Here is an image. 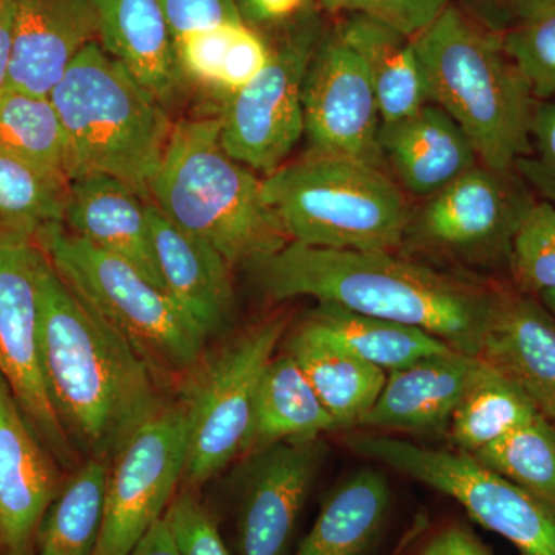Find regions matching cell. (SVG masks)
Masks as SVG:
<instances>
[{
  "mask_svg": "<svg viewBox=\"0 0 555 555\" xmlns=\"http://www.w3.org/2000/svg\"><path fill=\"white\" fill-rule=\"evenodd\" d=\"M272 301L310 297L361 315L423 328L466 356L481 347L503 291L469 283L387 250H335L291 241L244 266Z\"/></svg>",
  "mask_w": 555,
  "mask_h": 555,
  "instance_id": "cell-1",
  "label": "cell"
},
{
  "mask_svg": "<svg viewBox=\"0 0 555 555\" xmlns=\"http://www.w3.org/2000/svg\"><path fill=\"white\" fill-rule=\"evenodd\" d=\"M39 308L40 358L54 412L80 456L109 463L167 406L155 371L73 294L47 257L39 269Z\"/></svg>",
  "mask_w": 555,
  "mask_h": 555,
  "instance_id": "cell-2",
  "label": "cell"
},
{
  "mask_svg": "<svg viewBox=\"0 0 555 555\" xmlns=\"http://www.w3.org/2000/svg\"><path fill=\"white\" fill-rule=\"evenodd\" d=\"M429 102L465 131L488 169L516 170L531 155L537 98L511 60L502 36L449 5L414 38Z\"/></svg>",
  "mask_w": 555,
  "mask_h": 555,
  "instance_id": "cell-3",
  "label": "cell"
},
{
  "mask_svg": "<svg viewBox=\"0 0 555 555\" xmlns=\"http://www.w3.org/2000/svg\"><path fill=\"white\" fill-rule=\"evenodd\" d=\"M149 198L179 229L247 266L291 243L262 196V179L225 152L219 118L175 124Z\"/></svg>",
  "mask_w": 555,
  "mask_h": 555,
  "instance_id": "cell-4",
  "label": "cell"
},
{
  "mask_svg": "<svg viewBox=\"0 0 555 555\" xmlns=\"http://www.w3.org/2000/svg\"><path fill=\"white\" fill-rule=\"evenodd\" d=\"M49 100L64 130L69 181L107 175L150 201L175 126L163 102L98 40L79 51Z\"/></svg>",
  "mask_w": 555,
  "mask_h": 555,
  "instance_id": "cell-5",
  "label": "cell"
},
{
  "mask_svg": "<svg viewBox=\"0 0 555 555\" xmlns=\"http://www.w3.org/2000/svg\"><path fill=\"white\" fill-rule=\"evenodd\" d=\"M288 240L335 250L393 251L408 235L403 189L383 167L312 153L262 179Z\"/></svg>",
  "mask_w": 555,
  "mask_h": 555,
  "instance_id": "cell-6",
  "label": "cell"
},
{
  "mask_svg": "<svg viewBox=\"0 0 555 555\" xmlns=\"http://www.w3.org/2000/svg\"><path fill=\"white\" fill-rule=\"evenodd\" d=\"M38 247L73 294L129 339L156 375H189L198 366L206 332L129 262L64 224L50 225L39 236Z\"/></svg>",
  "mask_w": 555,
  "mask_h": 555,
  "instance_id": "cell-7",
  "label": "cell"
},
{
  "mask_svg": "<svg viewBox=\"0 0 555 555\" xmlns=\"http://www.w3.org/2000/svg\"><path fill=\"white\" fill-rule=\"evenodd\" d=\"M287 323L286 315L259 321L188 375L181 398L189 422L184 481L193 491L244 455L259 383Z\"/></svg>",
  "mask_w": 555,
  "mask_h": 555,
  "instance_id": "cell-8",
  "label": "cell"
},
{
  "mask_svg": "<svg viewBox=\"0 0 555 555\" xmlns=\"http://www.w3.org/2000/svg\"><path fill=\"white\" fill-rule=\"evenodd\" d=\"M358 455L452 496L474 521L502 535L518 555H555V509L465 452L418 447L383 434L346 441Z\"/></svg>",
  "mask_w": 555,
  "mask_h": 555,
  "instance_id": "cell-9",
  "label": "cell"
},
{
  "mask_svg": "<svg viewBox=\"0 0 555 555\" xmlns=\"http://www.w3.org/2000/svg\"><path fill=\"white\" fill-rule=\"evenodd\" d=\"M326 36L317 11L306 10L270 49L264 69L222 109L221 144L255 173H273L302 134V89L321 40Z\"/></svg>",
  "mask_w": 555,
  "mask_h": 555,
  "instance_id": "cell-10",
  "label": "cell"
},
{
  "mask_svg": "<svg viewBox=\"0 0 555 555\" xmlns=\"http://www.w3.org/2000/svg\"><path fill=\"white\" fill-rule=\"evenodd\" d=\"M188 452V412L181 400L167 403L109 462L94 555L131 553L177 496L184 481Z\"/></svg>",
  "mask_w": 555,
  "mask_h": 555,
  "instance_id": "cell-11",
  "label": "cell"
},
{
  "mask_svg": "<svg viewBox=\"0 0 555 555\" xmlns=\"http://www.w3.org/2000/svg\"><path fill=\"white\" fill-rule=\"evenodd\" d=\"M38 246L0 248V375L36 436L61 467L75 470L79 454L51 404L40 358Z\"/></svg>",
  "mask_w": 555,
  "mask_h": 555,
  "instance_id": "cell-12",
  "label": "cell"
},
{
  "mask_svg": "<svg viewBox=\"0 0 555 555\" xmlns=\"http://www.w3.org/2000/svg\"><path fill=\"white\" fill-rule=\"evenodd\" d=\"M532 203L516 170L478 164L429 196L411 217L408 233L441 251L507 262L514 233Z\"/></svg>",
  "mask_w": 555,
  "mask_h": 555,
  "instance_id": "cell-13",
  "label": "cell"
},
{
  "mask_svg": "<svg viewBox=\"0 0 555 555\" xmlns=\"http://www.w3.org/2000/svg\"><path fill=\"white\" fill-rule=\"evenodd\" d=\"M305 133L313 152L383 167L377 94L366 65L338 31L324 36L302 89Z\"/></svg>",
  "mask_w": 555,
  "mask_h": 555,
  "instance_id": "cell-14",
  "label": "cell"
},
{
  "mask_svg": "<svg viewBox=\"0 0 555 555\" xmlns=\"http://www.w3.org/2000/svg\"><path fill=\"white\" fill-rule=\"evenodd\" d=\"M326 447L323 441H284L250 454L241 483L238 555H287Z\"/></svg>",
  "mask_w": 555,
  "mask_h": 555,
  "instance_id": "cell-15",
  "label": "cell"
},
{
  "mask_svg": "<svg viewBox=\"0 0 555 555\" xmlns=\"http://www.w3.org/2000/svg\"><path fill=\"white\" fill-rule=\"evenodd\" d=\"M62 485L60 463L0 375V555H36L40 524Z\"/></svg>",
  "mask_w": 555,
  "mask_h": 555,
  "instance_id": "cell-16",
  "label": "cell"
},
{
  "mask_svg": "<svg viewBox=\"0 0 555 555\" xmlns=\"http://www.w3.org/2000/svg\"><path fill=\"white\" fill-rule=\"evenodd\" d=\"M13 51L5 89L49 98L83 47L98 38L93 0H11Z\"/></svg>",
  "mask_w": 555,
  "mask_h": 555,
  "instance_id": "cell-17",
  "label": "cell"
},
{
  "mask_svg": "<svg viewBox=\"0 0 555 555\" xmlns=\"http://www.w3.org/2000/svg\"><path fill=\"white\" fill-rule=\"evenodd\" d=\"M480 358L516 383L555 427V317L542 301L503 291Z\"/></svg>",
  "mask_w": 555,
  "mask_h": 555,
  "instance_id": "cell-18",
  "label": "cell"
},
{
  "mask_svg": "<svg viewBox=\"0 0 555 555\" xmlns=\"http://www.w3.org/2000/svg\"><path fill=\"white\" fill-rule=\"evenodd\" d=\"M378 149L398 185L427 198L478 166L465 131L433 102L406 118L382 124Z\"/></svg>",
  "mask_w": 555,
  "mask_h": 555,
  "instance_id": "cell-19",
  "label": "cell"
},
{
  "mask_svg": "<svg viewBox=\"0 0 555 555\" xmlns=\"http://www.w3.org/2000/svg\"><path fill=\"white\" fill-rule=\"evenodd\" d=\"M64 225L166 291L153 247L149 199L126 182L107 175L69 181Z\"/></svg>",
  "mask_w": 555,
  "mask_h": 555,
  "instance_id": "cell-20",
  "label": "cell"
},
{
  "mask_svg": "<svg viewBox=\"0 0 555 555\" xmlns=\"http://www.w3.org/2000/svg\"><path fill=\"white\" fill-rule=\"evenodd\" d=\"M481 366V358L452 349L389 372L382 393L358 427L406 433L443 429Z\"/></svg>",
  "mask_w": 555,
  "mask_h": 555,
  "instance_id": "cell-21",
  "label": "cell"
},
{
  "mask_svg": "<svg viewBox=\"0 0 555 555\" xmlns=\"http://www.w3.org/2000/svg\"><path fill=\"white\" fill-rule=\"evenodd\" d=\"M153 247L167 294L189 313L207 338L228 331L235 313L230 264L203 240L179 229L149 201Z\"/></svg>",
  "mask_w": 555,
  "mask_h": 555,
  "instance_id": "cell-22",
  "label": "cell"
},
{
  "mask_svg": "<svg viewBox=\"0 0 555 555\" xmlns=\"http://www.w3.org/2000/svg\"><path fill=\"white\" fill-rule=\"evenodd\" d=\"M93 2L102 50L160 102L173 98L182 75L160 0Z\"/></svg>",
  "mask_w": 555,
  "mask_h": 555,
  "instance_id": "cell-23",
  "label": "cell"
},
{
  "mask_svg": "<svg viewBox=\"0 0 555 555\" xmlns=\"http://www.w3.org/2000/svg\"><path fill=\"white\" fill-rule=\"evenodd\" d=\"M286 353L297 361L339 430L358 427L386 385L385 371L350 352L310 317L288 335Z\"/></svg>",
  "mask_w": 555,
  "mask_h": 555,
  "instance_id": "cell-24",
  "label": "cell"
},
{
  "mask_svg": "<svg viewBox=\"0 0 555 555\" xmlns=\"http://www.w3.org/2000/svg\"><path fill=\"white\" fill-rule=\"evenodd\" d=\"M337 31L366 65L382 124L406 118L429 104L425 69L414 39L361 14H350Z\"/></svg>",
  "mask_w": 555,
  "mask_h": 555,
  "instance_id": "cell-25",
  "label": "cell"
},
{
  "mask_svg": "<svg viewBox=\"0 0 555 555\" xmlns=\"http://www.w3.org/2000/svg\"><path fill=\"white\" fill-rule=\"evenodd\" d=\"M338 429L297 361L288 353L273 356L259 383L254 420L244 455L284 441L318 440Z\"/></svg>",
  "mask_w": 555,
  "mask_h": 555,
  "instance_id": "cell-26",
  "label": "cell"
},
{
  "mask_svg": "<svg viewBox=\"0 0 555 555\" xmlns=\"http://www.w3.org/2000/svg\"><path fill=\"white\" fill-rule=\"evenodd\" d=\"M385 474L363 467L327 495L315 524L295 555H367L389 517Z\"/></svg>",
  "mask_w": 555,
  "mask_h": 555,
  "instance_id": "cell-27",
  "label": "cell"
},
{
  "mask_svg": "<svg viewBox=\"0 0 555 555\" xmlns=\"http://www.w3.org/2000/svg\"><path fill=\"white\" fill-rule=\"evenodd\" d=\"M68 179L0 153V248L38 246L50 225L64 224Z\"/></svg>",
  "mask_w": 555,
  "mask_h": 555,
  "instance_id": "cell-28",
  "label": "cell"
},
{
  "mask_svg": "<svg viewBox=\"0 0 555 555\" xmlns=\"http://www.w3.org/2000/svg\"><path fill=\"white\" fill-rule=\"evenodd\" d=\"M309 317L350 352L385 372L398 371L423 358L452 350L443 339L423 328L361 315L328 302H320Z\"/></svg>",
  "mask_w": 555,
  "mask_h": 555,
  "instance_id": "cell-29",
  "label": "cell"
},
{
  "mask_svg": "<svg viewBox=\"0 0 555 555\" xmlns=\"http://www.w3.org/2000/svg\"><path fill=\"white\" fill-rule=\"evenodd\" d=\"M175 46L182 76L229 96L257 78L270 57L268 43L244 22L182 36Z\"/></svg>",
  "mask_w": 555,
  "mask_h": 555,
  "instance_id": "cell-30",
  "label": "cell"
},
{
  "mask_svg": "<svg viewBox=\"0 0 555 555\" xmlns=\"http://www.w3.org/2000/svg\"><path fill=\"white\" fill-rule=\"evenodd\" d=\"M109 463L87 459L62 485L40 524L36 555H94Z\"/></svg>",
  "mask_w": 555,
  "mask_h": 555,
  "instance_id": "cell-31",
  "label": "cell"
},
{
  "mask_svg": "<svg viewBox=\"0 0 555 555\" xmlns=\"http://www.w3.org/2000/svg\"><path fill=\"white\" fill-rule=\"evenodd\" d=\"M539 416L524 390L483 361L452 414L449 433L460 452L473 455Z\"/></svg>",
  "mask_w": 555,
  "mask_h": 555,
  "instance_id": "cell-32",
  "label": "cell"
},
{
  "mask_svg": "<svg viewBox=\"0 0 555 555\" xmlns=\"http://www.w3.org/2000/svg\"><path fill=\"white\" fill-rule=\"evenodd\" d=\"M0 153L68 179L65 134L49 98L0 91Z\"/></svg>",
  "mask_w": 555,
  "mask_h": 555,
  "instance_id": "cell-33",
  "label": "cell"
},
{
  "mask_svg": "<svg viewBox=\"0 0 555 555\" xmlns=\"http://www.w3.org/2000/svg\"><path fill=\"white\" fill-rule=\"evenodd\" d=\"M473 456L555 509V427L542 416L511 430Z\"/></svg>",
  "mask_w": 555,
  "mask_h": 555,
  "instance_id": "cell-34",
  "label": "cell"
},
{
  "mask_svg": "<svg viewBox=\"0 0 555 555\" xmlns=\"http://www.w3.org/2000/svg\"><path fill=\"white\" fill-rule=\"evenodd\" d=\"M516 291L542 295L555 291V206L534 201L514 233L507 259Z\"/></svg>",
  "mask_w": 555,
  "mask_h": 555,
  "instance_id": "cell-35",
  "label": "cell"
},
{
  "mask_svg": "<svg viewBox=\"0 0 555 555\" xmlns=\"http://www.w3.org/2000/svg\"><path fill=\"white\" fill-rule=\"evenodd\" d=\"M537 101L555 100V0H542L502 36Z\"/></svg>",
  "mask_w": 555,
  "mask_h": 555,
  "instance_id": "cell-36",
  "label": "cell"
},
{
  "mask_svg": "<svg viewBox=\"0 0 555 555\" xmlns=\"http://www.w3.org/2000/svg\"><path fill=\"white\" fill-rule=\"evenodd\" d=\"M452 5V0H320L328 13L345 11L389 25L414 39Z\"/></svg>",
  "mask_w": 555,
  "mask_h": 555,
  "instance_id": "cell-37",
  "label": "cell"
},
{
  "mask_svg": "<svg viewBox=\"0 0 555 555\" xmlns=\"http://www.w3.org/2000/svg\"><path fill=\"white\" fill-rule=\"evenodd\" d=\"M166 516L182 555H233L193 489L179 492Z\"/></svg>",
  "mask_w": 555,
  "mask_h": 555,
  "instance_id": "cell-38",
  "label": "cell"
},
{
  "mask_svg": "<svg viewBox=\"0 0 555 555\" xmlns=\"http://www.w3.org/2000/svg\"><path fill=\"white\" fill-rule=\"evenodd\" d=\"M516 170L555 206V100L537 102L531 155L518 160Z\"/></svg>",
  "mask_w": 555,
  "mask_h": 555,
  "instance_id": "cell-39",
  "label": "cell"
},
{
  "mask_svg": "<svg viewBox=\"0 0 555 555\" xmlns=\"http://www.w3.org/2000/svg\"><path fill=\"white\" fill-rule=\"evenodd\" d=\"M160 3L175 40L244 22L236 0H160Z\"/></svg>",
  "mask_w": 555,
  "mask_h": 555,
  "instance_id": "cell-40",
  "label": "cell"
},
{
  "mask_svg": "<svg viewBox=\"0 0 555 555\" xmlns=\"http://www.w3.org/2000/svg\"><path fill=\"white\" fill-rule=\"evenodd\" d=\"M542 0H463V10L478 25L503 36Z\"/></svg>",
  "mask_w": 555,
  "mask_h": 555,
  "instance_id": "cell-41",
  "label": "cell"
},
{
  "mask_svg": "<svg viewBox=\"0 0 555 555\" xmlns=\"http://www.w3.org/2000/svg\"><path fill=\"white\" fill-rule=\"evenodd\" d=\"M420 555H491L465 526L452 525L438 532Z\"/></svg>",
  "mask_w": 555,
  "mask_h": 555,
  "instance_id": "cell-42",
  "label": "cell"
},
{
  "mask_svg": "<svg viewBox=\"0 0 555 555\" xmlns=\"http://www.w3.org/2000/svg\"><path fill=\"white\" fill-rule=\"evenodd\" d=\"M129 555H182L166 514L150 526Z\"/></svg>",
  "mask_w": 555,
  "mask_h": 555,
  "instance_id": "cell-43",
  "label": "cell"
},
{
  "mask_svg": "<svg viewBox=\"0 0 555 555\" xmlns=\"http://www.w3.org/2000/svg\"><path fill=\"white\" fill-rule=\"evenodd\" d=\"M309 0H244L251 17L258 21H281L306 9Z\"/></svg>",
  "mask_w": 555,
  "mask_h": 555,
  "instance_id": "cell-44",
  "label": "cell"
},
{
  "mask_svg": "<svg viewBox=\"0 0 555 555\" xmlns=\"http://www.w3.org/2000/svg\"><path fill=\"white\" fill-rule=\"evenodd\" d=\"M13 51V5L11 0H0V91L9 82V72Z\"/></svg>",
  "mask_w": 555,
  "mask_h": 555,
  "instance_id": "cell-45",
  "label": "cell"
},
{
  "mask_svg": "<svg viewBox=\"0 0 555 555\" xmlns=\"http://www.w3.org/2000/svg\"><path fill=\"white\" fill-rule=\"evenodd\" d=\"M540 301L555 317V291L545 292V294L540 295Z\"/></svg>",
  "mask_w": 555,
  "mask_h": 555,
  "instance_id": "cell-46",
  "label": "cell"
}]
</instances>
